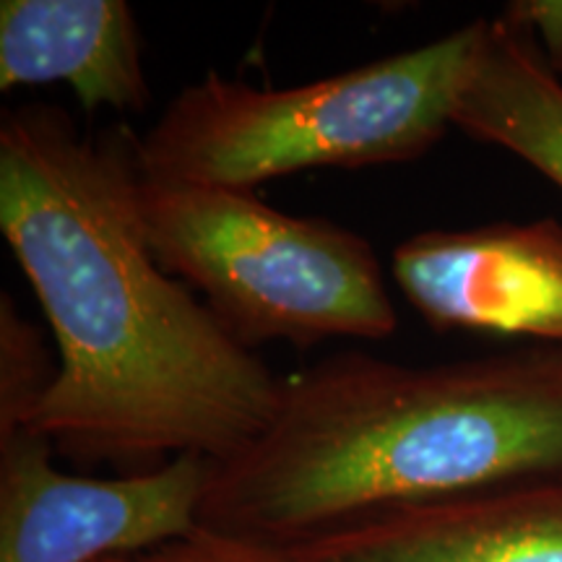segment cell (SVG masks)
Wrapping results in <instances>:
<instances>
[{"label": "cell", "instance_id": "cell-1", "mask_svg": "<svg viewBox=\"0 0 562 562\" xmlns=\"http://www.w3.org/2000/svg\"><path fill=\"white\" fill-rule=\"evenodd\" d=\"M138 136L30 102L0 121V229L58 347L30 432L76 461H224L271 425L281 378L161 269L138 209Z\"/></svg>", "mask_w": 562, "mask_h": 562}, {"label": "cell", "instance_id": "cell-2", "mask_svg": "<svg viewBox=\"0 0 562 562\" xmlns=\"http://www.w3.org/2000/svg\"><path fill=\"white\" fill-rule=\"evenodd\" d=\"M562 474V347L409 364L336 351L211 467L201 529L292 550L398 510Z\"/></svg>", "mask_w": 562, "mask_h": 562}, {"label": "cell", "instance_id": "cell-3", "mask_svg": "<svg viewBox=\"0 0 562 562\" xmlns=\"http://www.w3.org/2000/svg\"><path fill=\"white\" fill-rule=\"evenodd\" d=\"M487 19L427 45L300 87L263 89L206 74L138 136L140 172L258 191L313 167L404 165L453 128Z\"/></svg>", "mask_w": 562, "mask_h": 562}, {"label": "cell", "instance_id": "cell-4", "mask_svg": "<svg viewBox=\"0 0 562 562\" xmlns=\"http://www.w3.org/2000/svg\"><path fill=\"white\" fill-rule=\"evenodd\" d=\"M146 240L167 273L199 290L243 347L378 341L398 328L368 237L269 206L256 191L140 172Z\"/></svg>", "mask_w": 562, "mask_h": 562}, {"label": "cell", "instance_id": "cell-5", "mask_svg": "<svg viewBox=\"0 0 562 562\" xmlns=\"http://www.w3.org/2000/svg\"><path fill=\"white\" fill-rule=\"evenodd\" d=\"M42 435L0 438V562H108L182 542L201 529L211 467L178 456L121 476L66 474Z\"/></svg>", "mask_w": 562, "mask_h": 562}, {"label": "cell", "instance_id": "cell-6", "mask_svg": "<svg viewBox=\"0 0 562 562\" xmlns=\"http://www.w3.org/2000/svg\"><path fill=\"white\" fill-rule=\"evenodd\" d=\"M398 290L435 331L562 347V222L425 229L391 256Z\"/></svg>", "mask_w": 562, "mask_h": 562}, {"label": "cell", "instance_id": "cell-7", "mask_svg": "<svg viewBox=\"0 0 562 562\" xmlns=\"http://www.w3.org/2000/svg\"><path fill=\"white\" fill-rule=\"evenodd\" d=\"M286 552L297 562H562V474L398 510Z\"/></svg>", "mask_w": 562, "mask_h": 562}, {"label": "cell", "instance_id": "cell-8", "mask_svg": "<svg viewBox=\"0 0 562 562\" xmlns=\"http://www.w3.org/2000/svg\"><path fill=\"white\" fill-rule=\"evenodd\" d=\"M55 81L68 83L89 115L146 110L140 32L125 0L0 3V91Z\"/></svg>", "mask_w": 562, "mask_h": 562}, {"label": "cell", "instance_id": "cell-9", "mask_svg": "<svg viewBox=\"0 0 562 562\" xmlns=\"http://www.w3.org/2000/svg\"><path fill=\"white\" fill-rule=\"evenodd\" d=\"M453 128L510 151L562 191V81L529 37L487 24Z\"/></svg>", "mask_w": 562, "mask_h": 562}, {"label": "cell", "instance_id": "cell-10", "mask_svg": "<svg viewBox=\"0 0 562 562\" xmlns=\"http://www.w3.org/2000/svg\"><path fill=\"white\" fill-rule=\"evenodd\" d=\"M58 364L45 336L19 311L9 292L0 294V438L30 430L45 404Z\"/></svg>", "mask_w": 562, "mask_h": 562}, {"label": "cell", "instance_id": "cell-11", "mask_svg": "<svg viewBox=\"0 0 562 562\" xmlns=\"http://www.w3.org/2000/svg\"><path fill=\"white\" fill-rule=\"evenodd\" d=\"M108 562H297L286 550L199 529L182 542Z\"/></svg>", "mask_w": 562, "mask_h": 562}, {"label": "cell", "instance_id": "cell-12", "mask_svg": "<svg viewBox=\"0 0 562 562\" xmlns=\"http://www.w3.org/2000/svg\"><path fill=\"white\" fill-rule=\"evenodd\" d=\"M508 30L529 37L554 74H562V0H516L497 16Z\"/></svg>", "mask_w": 562, "mask_h": 562}]
</instances>
